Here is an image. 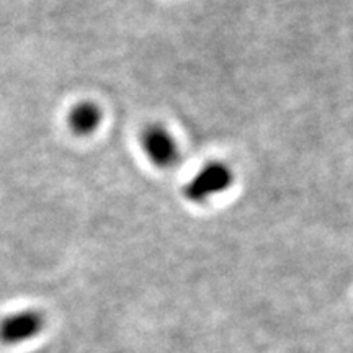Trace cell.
Segmentation results:
<instances>
[{
    "label": "cell",
    "mask_w": 353,
    "mask_h": 353,
    "mask_svg": "<svg viewBox=\"0 0 353 353\" xmlns=\"http://www.w3.org/2000/svg\"><path fill=\"white\" fill-rule=\"evenodd\" d=\"M234 174L224 162H210L185 185L183 195L193 203H205L218 193L226 192L232 185Z\"/></svg>",
    "instance_id": "cell-1"
},
{
    "label": "cell",
    "mask_w": 353,
    "mask_h": 353,
    "mask_svg": "<svg viewBox=\"0 0 353 353\" xmlns=\"http://www.w3.org/2000/svg\"><path fill=\"white\" fill-rule=\"evenodd\" d=\"M141 145L145 156L159 169H170L179 162V145L165 126L152 123L141 132Z\"/></svg>",
    "instance_id": "cell-2"
},
{
    "label": "cell",
    "mask_w": 353,
    "mask_h": 353,
    "mask_svg": "<svg viewBox=\"0 0 353 353\" xmlns=\"http://www.w3.org/2000/svg\"><path fill=\"white\" fill-rule=\"evenodd\" d=\"M44 327L41 312L28 309L7 316L0 321V342L3 345H19L37 337Z\"/></svg>",
    "instance_id": "cell-3"
},
{
    "label": "cell",
    "mask_w": 353,
    "mask_h": 353,
    "mask_svg": "<svg viewBox=\"0 0 353 353\" xmlns=\"http://www.w3.org/2000/svg\"><path fill=\"white\" fill-rule=\"evenodd\" d=\"M101 123V110L94 101H81L69 113V126L79 136L95 132Z\"/></svg>",
    "instance_id": "cell-4"
}]
</instances>
